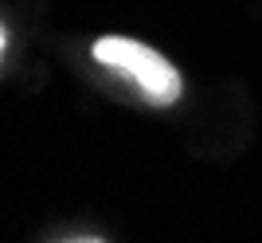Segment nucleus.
<instances>
[{"instance_id":"nucleus-1","label":"nucleus","mask_w":262,"mask_h":243,"mask_svg":"<svg viewBox=\"0 0 262 243\" xmlns=\"http://www.w3.org/2000/svg\"><path fill=\"white\" fill-rule=\"evenodd\" d=\"M94 59L102 67H114L121 75H129L149 94V102H157V106H172L180 98V90H184L180 71L164 55H157L149 44H137L129 35H102L94 44Z\"/></svg>"},{"instance_id":"nucleus-2","label":"nucleus","mask_w":262,"mask_h":243,"mask_svg":"<svg viewBox=\"0 0 262 243\" xmlns=\"http://www.w3.org/2000/svg\"><path fill=\"white\" fill-rule=\"evenodd\" d=\"M59 243H106V239H98V235H75V239H59Z\"/></svg>"},{"instance_id":"nucleus-3","label":"nucleus","mask_w":262,"mask_h":243,"mask_svg":"<svg viewBox=\"0 0 262 243\" xmlns=\"http://www.w3.org/2000/svg\"><path fill=\"white\" fill-rule=\"evenodd\" d=\"M4 47H8V32H4V24H0V55H4Z\"/></svg>"}]
</instances>
